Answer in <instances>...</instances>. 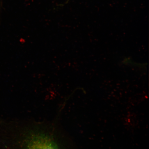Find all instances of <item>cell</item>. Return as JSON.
<instances>
[{
  "label": "cell",
  "mask_w": 149,
  "mask_h": 149,
  "mask_svg": "<svg viewBox=\"0 0 149 149\" xmlns=\"http://www.w3.org/2000/svg\"><path fill=\"white\" fill-rule=\"evenodd\" d=\"M55 127L0 117V149H65Z\"/></svg>",
  "instance_id": "cell-1"
}]
</instances>
